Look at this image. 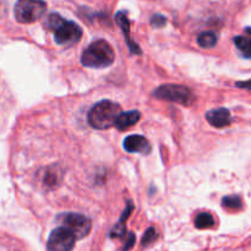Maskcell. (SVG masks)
Instances as JSON below:
<instances>
[{"label": "cell", "mask_w": 251, "mask_h": 251, "mask_svg": "<svg viewBox=\"0 0 251 251\" xmlns=\"http://www.w3.org/2000/svg\"><path fill=\"white\" fill-rule=\"evenodd\" d=\"M47 26L54 33L55 42L60 46L71 47L82 37V28L76 22L69 21L59 14H50L47 20Z\"/></svg>", "instance_id": "1"}, {"label": "cell", "mask_w": 251, "mask_h": 251, "mask_svg": "<svg viewBox=\"0 0 251 251\" xmlns=\"http://www.w3.org/2000/svg\"><path fill=\"white\" fill-rule=\"evenodd\" d=\"M115 54L112 46L104 39L92 42L83 50L81 55V63L83 66L93 69H102L110 66L114 63Z\"/></svg>", "instance_id": "2"}, {"label": "cell", "mask_w": 251, "mask_h": 251, "mask_svg": "<svg viewBox=\"0 0 251 251\" xmlns=\"http://www.w3.org/2000/svg\"><path fill=\"white\" fill-rule=\"evenodd\" d=\"M122 113L120 105L112 100H100L90 109L87 115L88 124L97 130H105L114 126L118 115Z\"/></svg>", "instance_id": "3"}, {"label": "cell", "mask_w": 251, "mask_h": 251, "mask_svg": "<svg viewBox=\"0 0 251 251\" xmlns=\"http://www.w3.org/2000/svg\"><path fill=\"white\" fill-rule=\"evenodd\" d=\"M153 96L158 100H171L181 105H191L195 102V96L190 88L183 85H173V83L162 85L154 91Z\"/></svg>", "instance_id": "4"}, {"label": "cell", "mask_w": 251, "mask_h": 251, "mask_svg": "<svg viewBox=\"0 0 251 251\" xmlns=\"http://www.w3.org/2000/svg\"><path fill=\"white\" fill-rule=\"evenodd\" d=\"M47 4L43 0H17L15 4V19L20 24H32L44 15Z\"/></svg>", "instance_id": "5"}, {"label": "cell", "mask_w": 251, "mask_h": 251, "mask_svg": "<svg viewBox=\"0 0 251 251\" xmlns=\"http://www.w3.org/2000/svg\"><path fill=\"white\" fill-rule=\"evenodd\" d=\"M58 220L63 225V227L68 228L75 235L76 239H82V238L87 237L92 228L90 218L81 213H63L59 216Z\"/></svg>", "instance_id": "6"}, {"label": "cell", "mask_w": 251, "mask_h": 251, "mask_svg": "<svg viewBox=\"0 0 251 251\" xmlns=\"http://www.w3.org/2000/svg\"><path fill=\"white\" fill-rule=\"evenodd\" d=\"M75 242V235L68 228L59 227L55 228L49 235L47 248L49 251H71L74 249Z\"/></svg>", "instance_id": "7"}, {"label": "cell", "mask_w": 251, "mask_h": 251, "mask_svg": "<svg viewBox=\"0 0 251 251\" xmlns=\"http://www.w3.org/2000/svg\"><path fill=\"white\" fill-rule=\"evenodd\" d=\"M123 147L129 153L149 154L151 152V145L149 140L141 135H130L123 142Z\"/></svg>", "instance_id": "8"}, {"label": "cell", "mask_w": 251, "mask_h": 251, "mask_svg": "<svg viewBox=\"0 0 251 251\" xmlns=\"http://www.w3.org/2000/svg\"><path fill=\"white\" fill-rule=\"evenodd\" d=\"M115 21H117V24L119 25V27L122 28L123 33H124L125 41H126V44L127 47H129L130 51L134 54H139L140 55V54L142 53L141 48H140L139 44L135 43V42L131 39V37H130V21L129 19H127L126 12L124 11L117 12V15H115Z\"/></svg>", "instance_id": "9"}, {"label": "cell", "mask_w": 251, "mask_h": 251, "mask_svg": "<svg viewBox=\"0 0 251 251\" xmlns=\"http://www.w3.org/2000/svg\"><path fill=\"white\" fill-rule=\"evenodd\" d=\"M206 119L210 123L212 126L215 127H226L229 126L232 123V117H230V112L226 108H218V109H212L207 112L206 114Z\"/></svg>", "instance_id": "10"}, {"label": "cell", "mask_w": 251, "mask_h": 251, "mask_svg": "<svg viewBox=\"0 0 251 251\" xmlns=\"http://www.w3.org/2000/svg\"><path fill=\"white\" fill-rule=\"evenodd\" d=\"M141 118V114L137 110H130V112H122L118 115L117 120H115V126L118 130L123 131V130H126L129 127L134 126L135 124H137Z\"/></svg>", "instance_id": "11"}, {"label": "cell", "mask_w": 251, "mask_h": 251, "mask_svg": "<svg viewBox=\"0 0 251 251\" xmlns=\"http://www.w3.org/2000/svg\"><path fill=\"white\" fill-rule=\"evenodd\" d=\"M132 210H134V206H132L131 201H129V202H127L126 208H125L124 212H123L122 217H120L119 222L114 226V228H113L112 232H110V237L117 238V239L124 237L125 233H126V220L129 218L130 213L132 212Z\"/></svg>", "instance_id": "12"}, {"label": "cell", "mask_w": 251, "mask_h": 251, "mask_svg": "<svg viewBox=\"0 0 251 251\" xmlns=\"http://www.w3.org/2000/svg\"><path fill=\"white\" fill-rule=\"evenodd\" d=\"M218 37L215 32L207 31L199 34L198 43L201 48H213L217 44Z\"/></svg>", "instance_id": "13"}, {"label": "cell", "mask_w": 251, "mask_h": 251, "mask_svg": "<svg viewBox=\"0 0 251 251\" xmlns=\"http://www.w3.org/2000/svg\"><path fill=\"white\" fill-rule=\"evenodd\" d=\"M195 226L199 229H207V228H212L215 226V218L211 213L208 212H201L196 216L195 218Z\"/></svg>", "instance_id": "14"}, {"label": "cell", "mask_w": 251, "mask_h": 251, "mask_svg": "<svg viewBox=\"0 0 251 251\" xmlns=\"http://www.w3.org/2000/svg\"><path fill=\"white\" fill-rule=\"evenodd\" d=\"M234 43L245 58L251 59V37L237 36L234 38Z\"/></svg>", "instance_id": "15"}, {"label": "cell", "mask_w": 251, "mask_h": 251, "mask_svg": "<svg viewBox=\"0 0 251 251\" xmlns=\"http://www.w3.org/2000/svg\"><path fill=\"white\" fill-rule=\"evenodd\" d=\"M222 206L229 211H238L240 210L243 206L242 199L237 195L226 196V198H223L222 200Z\"/></svg>", "instance_id": "16"}, {"label": "cell", "mask_w": 251, "mask_h": 251, "mask_svg": "<svg viewBox=\"0 0 251 251\" xmlns=\"http://www.w3.org/2000/svg\"><path fill=\"white\" fill-rule=\"evenodd\" d=\"M60 178L61 174L59 172V169L56 167H53V168H49L47 171L46 176H44V183L48 186H56L59 180H60Z\"/></svg>", "instance_id": "17"}, {"label": "cell", "mask_w": 251, "mask_h": 251, "mask_svg": "<svg viewBox=\"0 0 251 251\" xmlns=\"http://www.w3.org/2000/svg\"><path fill=\"white\" fill-rule=\"evenodd\" d=\"M157 238H158V232H157L156 228L153 227H150L149 229L145 232L144 237H142V240H141V245L142 247H149V245L153 244L154 242L157 240Z\"/></svg>", "instance_id": "18"}, {"label": "cell", "mask_w": 251, "mask_h": 251, "mask_svg": "<svg viewBox=\"0 0 251 251\" xmlns=\"http://www.w3.org/2000/svg\"><path fill=\"white\" fill-rule=\"evenodd\" d=\"M167 24V19L161 14H156L151 17V25L156 28H161Z\"/></svg>", "instance_id": "19"}, {"label": "cell", "mask_w": 251, "mask_h": 251, "mask_svg": "<svg viewBox=\"0 0 251 251\" xmlns=\"http://www.w3.org/2000/svg\"><path fill=\"white\" fill-rule=\"evenodd\" d=\"M134 245H135V234L134 233H129V234H127L126 242H125L124 249H123V251H129L132 247H134Z\"/></svg>", "instance_id": "20"}, {"label": "cell", "mask_w": 251, "mask_h": 251, "mask_svg": "<svg viewBox=\"0 0 251 251\" xmlns=\"http://www.w3.org/2000/svg\"><path fill=\"white\" fill-rule=\"evenodd\" d=\"M235 85L240 88H249V90H251V80L243 81V82H237Z\"/></svg>", "instance_id": "21"}, {"label": "cell", "mask_w": 251, "mask_h": 251, "mask_svg": "<svg viewBox=\"0 0 251 251\" xmlns=\"http://www.w3.org/2000/svg\"><path fill=\"white\" fill-rule=\"evenodd\" d=\"M4 12H5V2L0 0V15L4 14Z\"/></svg>", "instance_id": "22"}]
</instances>
